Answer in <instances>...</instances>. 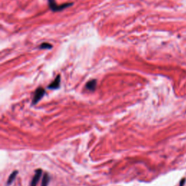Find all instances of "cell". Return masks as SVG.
Listing matches in <instances>:
<instances>
[{
	"mask_svg": "<svg viewBox=\"0 0 186 186\" xmlns=\"http://www.w3.org/2000/svg\"><path fill=\"white\" fill-rule=\"evenodd\" d=\"M42 169H37L36 171L35 175L33 177V180L31 181V186H36L37 185V183L39 182V179L41 177V175H42Z\"/></svg>",
	"mask_w": 186,
	"mask_h": 186,
	"instance_id": "obj_3",
	"label": "cell"
},
{
	"mask_svg": "<svg viewBox=\"0 0 186 186\" xmlns=\"http://www.w3.org/2000/svg\"><path fill=\"white\" fill-rule=\"evenodd\" d=\"M48 2H49V6H50V9L54 12L60 11V10L66 8V7H68L71 6V5H72L71 3H66V4H63V5H58L56 3H55V0H48Z\"/></svg>",
	"mask_w": 186,
	"mask_h": 186,
	"instance_id": "obj_1",
	"label": "cell"
},
{
	"mask_svg": "<svg viewBox=\"0 0 186 186\" xmlns=\"http://www.w3.org/2000/svg\"><path fill=\"white\" fill-rule=\"evenodd\" d=\"M96 86H97V81L95 79H92L90 80L89 81H88L86 84V87L89 90L91 91H94L96 88Z\"/></svg>",
	"mask_w": 186,
	"mask_h": 186,
	"instance_id": "obj_5",
	"label": "cell"
},
{
	"mask_svg": "<svg viewBox=\"0 0 186 186\" xmlns=\"http://www.w3.org/2000/svg\"><path fill=\"white\" fill-rule=\"evenodd\" d=\"M60 84V76L58 75L57 76L56 79L54 80V81H52L50 85L48 86V88L50 89H56L58 88H59Z\"/></svg>",
	"mask_w": 186,
	"mask_h": 186,
	"instance_id": "obj_4",
	"label": "cell"
},
{
	"mask_svg": "<svg viewBox=\"0 0 186 186\" xmlns=\"http://www.w3.org/2000/svg\"><path fill=\"white\" fill-rule=\"evenodd\" d=\"M40 48L42 49H51L52 48V45L48 43H43L40 45Z\"/></svg>",
	"mask_w": 186,
	"mask_h": 186,
	"instance_id": "obj_8",
	"label": "cell"
},
{
	"mask_svg": "<svg viewBox=\"0 0 186 186\" xmlns=\"http://www.w3.org/2000/svg\"><path fill=\"white\" fill-rule=\"evenodd\" d=\"M18 171L15 170V171H13V173H12L11 175L9 176L8 180H7V185H9L12 184V183H13V181L15 180V177H16V175H18Z\"/></svg>",
	"mask_w": 186,
	"mask_h": 186,
	"instance_id": "obj_6",
	"label": "cell"
},
{
	"mask_svg": "<svg viewBox=\"0 0 186 186\" xmlns=\"http://www.w3.org/2000/svg\"><path fill=\"white\" fill-rule=\"evenodd\" d=\"M49 181H50V177H49V175L47 173H46L45 175L43 177V179H42V186H47L48 185Z\"/></svg>",
	"mask_w": 186,
	"mask_h": 186,
	"instance_id": "obj_7",
	"label": "cell"
},
{
	"mask_svg": "<svg viewBox=\"0 0 186 186\" xmlns=\"http://www.w3.org/2000/svg\"><path fill=\"white\" fill-rule=\"evenodd\" d=\"M45 94V90H44V88L42 87H39L35 92V94H34V98H33L32 101V104L33 105H36L37 103L42 98V97L44 96V95Z\"/></svg>",
	"mask_w": 186,
	"mask_h": 186,
	"instance_id": "obj_2",
	"label": "cell"
}]
</instances>
